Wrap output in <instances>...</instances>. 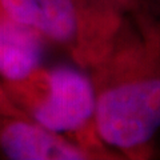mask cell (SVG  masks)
<instances>
[{
	"mask_svg": "<svg viewBox=\"0 0 160 160\" xmlns=\"http://www.w3.org/2000/svg\"><path fill=\"white\" fill-rule=\"evenodd\" d=\"M88 75L102 142L123 159L152 158L160 131V23L142 9L126 13Z\"/></svg>",
	"mask_w": 160,
	"mask_h": 160,
	"instance_id": "1",
	"label": "cell"
},
{
	"mask_svg": "<svg viewBox=\"0 0 160 160\" xmlns=\"http://www.w3.org/2000/svg\"><path fill=\"white\" fill-rule=\"evenodd\" d=\"M9 99L31 120L69 139L95 160L123 159L102 142L89 75L67 66L39 67L18 82H2Z\"/></svg>",
	"mask_w": 160,
	"mask_h": 160,
	"instance_id": "2",
	"label": "cell"
},
{
	"mask_svg": "<svg viewBox=\"0 0 160 160\" xmlns=\"http://www.w3.org/2000/svg\"><path fill=\"white\" fill-rule=\"evenodd\" d=\"M0 7L87 71L107 53L124 19L99 12L83 0H0Z\"/></svg>",
	"mask_w": 160,
	"mask_h": 160,
	"instance_id": "3",
	"label": "cell"
},
{
	"mask_svg": "<svg viewBox=\"0 0 160 160\" xmlns=\"http://www.w3.org/2000/svg\"><path fill=\"white\" fill-rule=\"evenodd\" d=\"M0 155L12 160H95L69 139L33 120L0 113Z\"/></svg>",
	"mask_w": 160,
	"mask_h": 160,
	"instance_id": "4",
	"label": "cell"
},
{
	"mask_svg": "<svg viewBox=\"0 0 160 160\" xmlns=\"http://www.w3.org/2000/svg\"><path fill=\"white\" fill-rule=\"evenodd\" d=\"M44 43L38 32L0 12L2 82H18L42 67Z\"/></svg>",
	"mask_w": 160,
	"mask_h": 160,
	"instance_id": "5",
	"label": "cell"
},
{
	"mask_svg": "<svg viewBox=\"0 0 160 160\" xmlns=\"http://www.w3.org/2000/svg\"><path fill=\"white\" fill-rule=\"evenodd\" d=\"M0 113L11 115V116H18V118L31 120V118H29L26 112H23L20 108H18L13 104L12 100L9 99V96L6 92V89H4V87H3L2 82H0Z\"/></svg>",
	"mask_w": 160,
	"mask_h": 160,
	"instance_id": "6",
	"label": "cell"
},
{
	"mask_svg": "<svg viewBox=\"0 0 160 160\" xmlns=\"http://www.w3.org/2000/svg\"><path fill=\"white\" fill-rule=\"evenodd\" d=\"M84 3L89 6L91 8L96 9L99 12H103L106 15H111V16H124L123 12L115 7V4L111 0H83Z\"/></svg>",
	"mask_w": 160,
	"mask_h": 160,
	"instance_id": "7",
	"label": "cell"
},
{
	"mask_svg": "<svg viewBox=\"0 0 160 160\" xmlns=\"http://www.w3.org/2000/svg\"><path fill=\"white\" fill-rule=\"evenodd\" d=\"M111 2L124 15L139 11L140 6H142V0H111Z\"/></svg>",
	"mask_w": 160,
	"mask_h": 160,
	"instance_id": "8",
	"label": "cell"
},
{
	"mask_svg": "<svg viewBox=\"0 0 160 160\" xmlns=\"http://www.w3.org/2000/svg\"><path fill=\"white\" fill-rule=\"evenodd\" d=\"M0 12H3V9H2V7H0Z\"/></svg>",
	"mask_w": 160,
	"mask_h": 160,
	"instance_id": "9",
	"label": "cell"
}]
</instances>
